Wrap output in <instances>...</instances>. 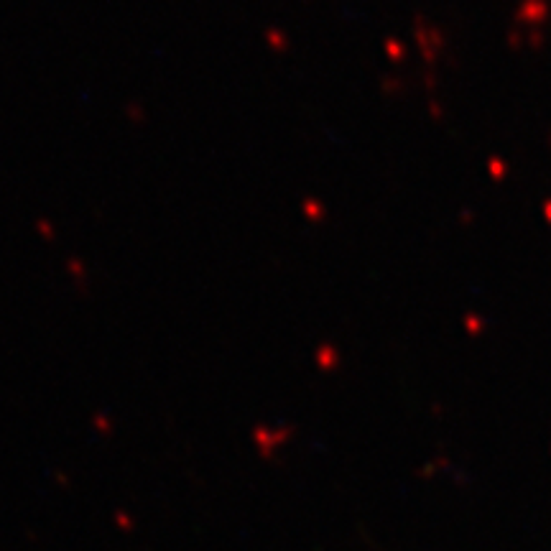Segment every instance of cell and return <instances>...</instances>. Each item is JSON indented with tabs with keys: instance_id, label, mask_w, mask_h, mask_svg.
<instances>
[]
</instances>
